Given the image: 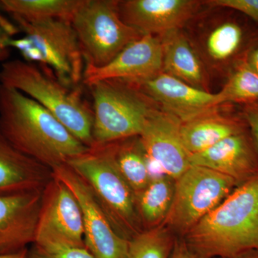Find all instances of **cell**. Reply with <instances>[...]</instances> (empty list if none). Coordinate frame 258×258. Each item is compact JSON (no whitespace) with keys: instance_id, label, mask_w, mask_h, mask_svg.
Instances as JSON below:
<instances>
[{"instance_id":"obj_11","label":"cell","mask_w":258,"mask_h":258,"mask_svg":"<svg viewBox=\"0 0 258 258\" xmlns=\"http://www.w3.org/2000/svg\"><path fill=\"white\" fill-rule=\"evenodd\" d=\"M182 122L168 112L153 108L139 137L152 175L164 174L175 181L191 166L181 137Z\"/></svg>"},{"instance_id":"obj_19","label":"cell","mask_w":258,"mask_h":258,"mask_svg":"<svg viewBox=\"0 0 258 258\" xmlns=\"http://www.w3.org/2000/svg\"><path fill=\"white\" fill-rule=\"evenodd\" d=\"M237 118L210 113L181 123V137L190 156L203 152L227 137L246 132Z\"/></svg>"},{"instance_id":"obj_27","label":"cell","mask_w":258,"mask_h":258,"mask_svg":"<svg viewBox=\"0 0 258 258\" xmlns=\"http://www.w3.org/2000/svg\"><path fill=\"white\" fill-rule=\"evenodd\" d=\"M207 3L211 6L237 10L258 23V0H211Z\"/></svg>"},{"instance_id":"obj_16","label":"cell","mask_w":258,"mask_h":258,"mask_svg":"<svg viewBox=\"0 0 258 258\" xmlns=\"http://www.w3.org/2000/svg\"><path fill=\"white\" fill-rule=\"evenodd\" d=\"M191 165L208 168L243 184L258 175V148L250 132L227 137L189 157Z\"/></svg>"},{"instance_id":"obj_1","label":"cell","mask_w":258,"mask_h":258,"mask_svg":"<svg viewBox=\"0 0 258 258\" xmlns=\"http://www.w3.org/2000/svg\"><path fill=\"white\" fill-rule=\"evenodd\" d=\"M0 128L18 151L51 169L89 149L37 102L2 84Z\"/></svg>"},{"instance_id":"obj_29","label":"cell","mask_w":258,"mask_h":258,"mask_svg":"<svg viewBox=\"0 0 258 258\" xmlns=\"http://www.w3.org/2000/svg\"><path fill=\"white\" fill-rule=\"evenodd\" d=\"M169 258H205L194 252L183 238L177 237Z\"/></svg>"},{"instance_id":"obj_2","label":"cell","mask_w":258,"mask_h":258,"mask_svg":"<svg viewBox=\"0 0 258 258\" xmlns=\"http://www.w3.org/2000/svg\"><path fill=\"white\" fill-rule=\"evenodd\" d=\"M182 238L205 258L258 250V175L236 187Z\"/></svg>"},{"instance_id":"obj_23","label":"cell","mask_w":258,"mask_h":258,"mask_svg":"<svg viewBox=\"0 0 258 258\" xmlns=\"http://www.w3.org/2000/svg\"><path fill=\"white\" fill-rule=\"evenodd\" d=\"M176 238L164 225L144 230L128 240V258H169Z\"/></svg>"},{"instance_id":"obj_9","label":"cell","mask_w":258,"mask_h":258,"mask_svg":"<svg viewBox=\"0 0 258 258\" xmlns=\"http://www.w3.org/2000/svg\"><path fill=\"white\" fill-rule=\"evenodd\" d=\"M33 244L86 247L81 206L71 189L54 175L42 190Z\"/></svg>"},{"instance_id":"obj_24","label":"cell","mask_w":258,"mask_h":258,"mask_svg":"<svg viewBox=\"0 0 258 258\" xmlns=\"http://www.w3.org/2000/svg\"><path fill=\"white\" fill-rule=\"evenodd\" d=\"M243 41V30L234 22H225L215 27L205 41L207 53L212 60H230L240 50Z\"/></svg>"},{"instance_id":"obj_10","label":"cell","mask_w":258,"mask_h":258,"mask_svg":"<svg viewBox=\"0 0 258 258\" xmlns=\"http://www.w3.org/2000/svg\"><path fill=\"white\" fill-rule=\"evenodd\" d=\"M75 195L82 211L85 246L95 258H128V240L117 233L88 185L67 164L52 169Z\"/></svg>"},{"instance_id":"obj_3","label":"cell","mask_w":258,"mask_h":258,"mask_svg":"<svg viewBox=\"0 0 258 258\" xmlns=\"http://www.w3.org/2000/svg\"><path fill=\"white\" fill-rule=\"evenodd\" d=\"M0 84L15 88L50 112L88 148L94 145L93 110L76 91L21 60L5 61L0 69Z\"/></svg>"},{"instance_id":"obj_6","label":"cell","mask_w":258,"mask_h":258,"mask_svg":"<svg viewBox=\"0 0 258 258\" xmlns=\"http://www.w3.org/2000/svg\"><path fill=\"white\" fill-rule=\"evenodd\" d=\"M119 3L82 0L73 15L71 24L79 39L86 66L104 67L128 44L143 36L122 20Z\"/></svg>"},{"instance_id":"obj_26","label":"cell","mask_w":258,"mask_h":258,"mask_svg":"<svg viewBox=\"0 0 258 258\" xmlns=\"http://www.w3.org/2000/svg\"><path fill=\"white\" fill-rule=\"evenodd\" d=\"M30 258H95L86 247L62 244H32Z\"/></svg>"},{"instance_id":"obj_17","label":"cell","mask_w":258,"mask_h":258,"mask_svg":"<svg viewBox=\"0 0 258 258\" xmlns=\"http://www.w3.org/2000/svg\"><path fill=\"white\" fill-rule=\"evenodd\" d=\"M52 177L50 168L18 151L0 128V195L43 189Z\"/></svg>"},{"instance_id":"obj_28","label":"cell","mask_w":258,"mask_h":258,"mask_svg":"<svg viewBox=\"0 0 258 258\" xmlns=\"http://www.w3.org/2000/svg\"><path fill=\"white\" fill-rule=\"evenodd\" d=\"M244 118L258 148V103H249L244 110Z\"/></svg>"},{"instance_id":"obj_20","label":"cell","mask_w":258,"mask_h":258,"mask_svg":"<svg viewBox=\"0 0 258 258\" xmlns=\"http://www.w3.org/2000/svg\"><path fill=\"white\" fill-rule=\"evenodd\" d=\"M106 144L120 174L137 196L152 180L147 157L139 137H131Z\"/></svg>"},{"instance_id":"obj_13","label":"cell","mask_w":258,"mask_h":258,"mask_svg":"<svg viewBox=\"0 0 258 258\" xmlns=\"http://www.w3.org/2000/svg\"><path fill=\"white\" fill-rule=\"evenodd\" d=\"M136 86L182 123L211 113L223 104L220 93L198 89L164 72Z\"/></svg>"},{"instance_id":"obj_8","label":"cell","mask_w":258,"mask_h":258,"mask_svg":"<svg viewBox=\"0 0 258 258\" xmlns=\"http://www.w3.org/2000/svg\"><path fill=\"white\" fill-rule=\"evenodd\" d=\"M36 52V61L49 66L67 86L83 79L86 61L72 24L62 19L26 21L12 17Z\"/></svg>"},{"instance_id":"obj_14","label":"cell","mask_w":258,"mask_h":258,"mask_svg":"<svg viewBox=\"0 0 258 258\" xmlns=\"http://www.w3.org/2000/svg\"><path fill=\"white\" fill-rule=\"evenodd\" d=\"M42 190L0 195V254L16 253L35 242Z\"/></svg>"},{"instance_id":"obj_5","label":"cell","mask_w":258,"mask_h":258,"mask_svg":"<svg viewBox=\"0 0 258 258\" xmlns=\"http://www.w3.org/2000/svg\"><path fill=\"white\" fill-rule=\"evenodd\" d=\"M88 87L93 100V146L139 137L153 107L136 85L105 80Z\"/></svg>"},{"instance_id":"obj_4","label":"cell","mask_w":258,"mask_h":258,"mask_svg":"<svg viewBox=\"0 0 258 258\" xmlns=\"http://www.w3.org/2000/svg\"><path fill=\"white\" fill-rule=\"evenodd\" d=\"M66 164L86 181L118 235L130 240L143 232L136 194L120 174L107 144L93 146Z\"/></svg>"},{"instance_id":"obj_22","label":"cell","mask_w":258,"mask_h":258,"mask_svg":"<svg viewBox=\"0 0 258 258\" xmlns=\"http://www.w3.org/2000/svg\"><path fill=\"white\" fill-rule=\"evenodd\" d=\"M82 0H0V10L26 21L62 19L71 21Z\"/></svg>"},{"instance_id":"obj_31","label":"cell","mask_w":258,"mask_h":258,"mask_svg":"<svg viewBox=\"0 0 258 258\" xmlns=\"http://www.w3.org/2000/svg\"><path fill=\"white\" fill-rule=\"evenodd\" d=\"M246 62L248 64L251 69L253 70L254 72L258 74V45L249 54Z\"/></svg>"},{"instance_id":"obj_32","label":"cell","mask_w":258,"mask_h":258,"mask_svg":"<svg viewBox=\"0 0 258 258\" xmlns=\"http://www.w3.org/2000/svg\"><path fill=\"white\" fill-rule=\"evenodd\" d=\"M0 258H30L29 249H23L16 253L0 254Z\"/></svg>"},{"instance_id":"obj_18","label":"cell","mask_w":258,"mask_h":258,"mask_svg":"<svg viewBox=\"0 0 258 258\" xmlns=\"http://www.w3.org/2000/svg\"><path fill=\"white\" fill-rule=\"evenodd\" d=\"M163 71L189 86L206 91L203 63L195 49L180 30L161 35Z\"/></svg>"},{"instance_id":"obj_33","label":"cell","mask_w":258,"mask_h":258,"mask_svg":"<svg viewBox=\"0 0 258 258\" xmlns=\"http://www.w3.org/2000/svg\"><path fill=\"white\" fill-rule=\"evenodd\" d=\"M227 258H258V250L252 249V250L246 251L237 255Z\"/></svg>"},{"instance_id":"obj_25","label":"cell","mask_w":258,"mask_h":258,"mask_svg":"<svg viewBox=\"0 0 258 258\" xmlns=\"http://www.w3.org/2000/svg\"><path fill=\"white\" fill-rule=\"evenodd\" d=\"M219 93L222 103H256L258 101V74L245 61L237 68Z\"/></svg>"},{"instance_id":"obj_15","label":"cell","mask_w":258,"mask_h":258,"mask_svg":"<svg viewBox=\"0 0 258 258\" xmlns=\"http://www.w3.org/2000/svg\"><path fill=\"white\" fill-rule=\"evenodd\" d=\"M195 0H128L119 3L120 15L142 35H162L180 30L198 12Z\"/></svg>"},{"instance_id":"obj_21","label":"cell","mask_w":258,"mask_h":258,"mask_svg":"<svg viewBox=\"0 0 258 258\" xmlns=\"http://www.w3.org/2000/svg\"><path fill=\"white\" fill-rule=\"evenodd\" d=\"M175 181L167 176L151 180L137 195V208L144 230L163 225L174 198Z\"/></svg>"},{"instance_id":"obj_30","label":"cell","mask_w":258,"mask_h":258,"mask_svg":"<svg viewBox=\"0 0 258 258\" xmlns=\"http://www.w3.org/2000/svg\"><path fill=\"white\" fill-rule=\"evenodd\" d=\"M12 40L9 32L0 26V61L6 60L9 57Z\"/></svg>"},{"instance_id":"obj_12","label":"cell","mask_w":258,"mask_h":258,"mask_svg":"<svg viewBox=\"0 0 258 258\" xmlns=\"http://www.w3.org/2000/svg\"><path fill=\"white\" fill-rule=\"evenodd\" d=\"M162 71L163 45L160 37L145 35L128 44L104 67L86 66L83 81L88 86L105 80H120L136 85Z\"/></svg>"},{"instance_id":"obj_7","label":"cell","mask_w":258,"mask_h":258,"mask_svg":"<svg viewBox=\"0 0 258 258\" xmlns=\"http://www.w3.org/2000/svg\"><path fill=\"white\" fill-rule=\"evenodd\" d=\"M238 186L229 176L190 166L175 180L172 205L163 225L182 238Z\"/></svg>"}]
</instances>
